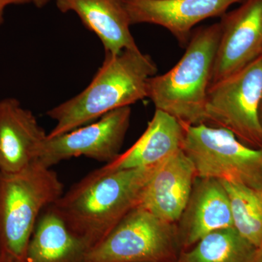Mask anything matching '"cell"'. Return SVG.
I'll return each mask as SVG.
<instances>
[{
	"label": "cell",
	"mask_w": 262,
	"mask_h": 262,
	"mask_svg": "<svg viewBox=\"0 0 262 262\" xmlns=\"http://www.w3.org/2000/svg\"><path fill=\"white\" fill-rule=\"evenodd\" d=\"M158 71L152 58L139 48L105 54L102 65L82 92L48 110L56 125L48 137L62 135L147 98L148 82Z\"/></svg>",
	"instance_id": "cell-2"
},
{
	"label": "cell",
	"mask_w": 262,
	"mask_h": 262,
	"mask_svg": "<svg viewBox=\"0 0 262 262\" xmlns=\"http://www.w3.org/2000/svg\"><path fill=\"white\" fill-rule=\"evenodd\" d=\"M182 251L177 224L137 206L90 250L84 262H177Z\"/></svg>",
	"instance_id": "cell-6"
},
{
	"label": "cell",
	"mask_w": 262,
	"mask_h": 262,
	"mask_svg": "<svg viewBox=\"0 0 262 262\" xmlns=\"http://www.w3.org/2000/svg\"><path fill=\"white\" fill-rule=\"evenodd\" d=\"M52 0H32V3L38 8H42L47 5Z\"/></svg>",
	"instance_id": "cell-20"
},
{
	"label": "cell",
	"mask_w": 262,
	"mask_h": 262,
	"mask_svg": "<svg viewBox=\"0 0 262 262\" xmlns=\"http://www.w3.org/2000/svg\"><path fill=\"white\" fill-rule=\"evenodd\" d=\"M220 23L196 29L173 68L148 82L147 98L155 110L184 125L206 124V105L220 42Z\"/></svg>",
	"instance_id": "cell-3"
},
{
	"label": "cell",
	"mask_w": 262,
	"mask_h": 262,
	"mask_svg": "<svg viewBox=\"0 0 262 262\" xmlns=\"http://www.w3.org/2000/svg\"><path fill=\"white\" fill-rule=\"evenodd\" d=\"M262 56L232 75L211 84L206 124L232 132L246 145L262 149Z\"/></svg>",
	"instance_id": "cell-7"
},
{
	"label": "cell",
	"mask_w": 262,
	"mask_h": 262,
	"mask_svg": "<svg viewBox=\"0 0 262 262\" xmlns=\"http://www.w3.org/2000/svg\"><path fill=\"white\" fill-rule=\"evenodd\" d=\"M258 250L234 227H227L202 237L177 262H256Z\"/></svg>",
	"instance_id": "cell-17"
},
{
	"label": "cell",
	"mask_w": 262,
	"mask_h": 262,
	"mask_svg": "<svg viewBox=\"0 0 262 262\" xmlns=\"http://www.w3.org/2000/svg\"><path fill=\"white\" fill-rule=\"evenodd\" d=\"M183 251L218 229L233 227L228 194L216 179L198 178L180 220L177 222Z\"/></svg>",
	"instance_id": "cell-13"
},
{
	"label": "cell",
	"mask_w": 262,
	"mask_h": 262,
	"mask_svg": "<svg viewBox=\"0 0 262 262\" xmlns=\"http://www.w3.org/2000/svg\"><path fill=\"white\" fill-rule=\"evenodd\" d=\"M211 84L242 70L262 56V0H246L223 15Z\"/></svg>",
	"instance_id": "cell-9"
},
{
	"label": "cell",
	"mask_w": 262,
	"mask_h": 262,
	"mask_svg": "<svg viewBox=\"0 0 262 262\" xmlns=\"http://www.w3.org/2000/svg\"><path fill=\"white\" fill-rule=\"evenodd\" d=\"M196 179L195 168L182 149L155 167L139 206L169 223L177 224Z\"/></svg>",
	"instance_id": "cell-11"
},
{
	"label": "cell",
	"mask_w": 262,
	"mask_h": 262,
	"mask_svg": "<svg viewBox=\"0 0 262 262\" xmlns=\"http://www.w3.org/2000/svg\"><path fill=\"white\" fill-rule=\"evenodd\" d=\"M61 13L74 12L102 43L105 54L137 49L130 32V18L123 0H54Z\"/></svg>",
	"instance_id": "cell-14"
},
{
	"label": "cell",
	"mask_w": 262,
	"mask_h": 262,
	"mask_svg": "<svg viewBox=\"0 0 262 262\" xmlns=\"http://www.w3.org/2000/svg\"><path fill=\"white\" fill-rule=\"evenodd\" d=\"M258 249L257 259L256 262H262V246Z\"/></svg>",
	"instance_id": "cell-21"
},
{
	"label": "cell",
	"mask_w": 262,
	"mask_h": 262,
	"mask_svg": "<svg viewBox=\"0 0 262 262\" xmlns=\"http://www.w3.org/2000/svg\"><path fill=\"white\" fill-rule=\"evenodd\" d=\"M0 262H17V261H13V260L10 259V258L4 257V256H0Z\"/></svg>",
	"instance_id": "cell-22"
},
{
	"label": "cell",
	"mask_w": 262,
	"mask_h": 262,
	"mask_svg": "<svg viewBox=\"0 0 262 262\" xmlns=\"http://www.w3.org/2000/svg\"><path fill=\"white\" fill-rule=\"evenodd\" d=\"M130 117V106H126L62 135L51 138L47 135L39 147L37 160L48 168L79 156L110 163L120 154Z\"/></svg>",
	"instance_id": "cell-8"
},
{
	"label": "cell",
	"mask_w": 262,
	"mask_h": 262,
	"mask_svg": "<svg viewBox=\"0 0 262 262\" xmlns=\"http://www.w3.org/2000/svg\"><path fill=\"white\" fill-rule=\"evenodd\" d=\"M156 166L117 170L98 168L76 183L53 206L70 230L92 249L139 206Z\"/></svg>",
	"instance_id": "cell-1"
},
{
	"label": "cell",
	"mask_w": 262,
	"mask_h": 262,
	"mask_svg": "<svg viewBox=\"0 0 262 262\" xmlns=\"http://www.w3.org/2000/svg\"><path fill=\"white\" fill-rule=\"evenodd\" d=\"M32 3V0H0V27L4 23L5 8L11 5H26Z\"/></svg>",
	"instance_id": "cell-19"
},
{
	"label": "cell",
	"mask_w": 262,
	"mask_h": 262,
	"mask_svg": "<svg viewBox=\"0 0 262 262\" xmlns=\"http://www.w3.org/2000/svg\"><path fill=\"white\" fill-rule=\"evenodd\" d=\"M131 25L149 24L171 33L187 46L192 29L203 20L224 15L241 0H123Z\"/></svg>",
	"instance_id": "cell-10"
},
{
	"label": "cell",
	"mask_w": 262,
	"mask_h": 262,
	"mask_svg": "<svg viewBox=\"0 0 262 262\" xmlns=\"http://www.w3.org/2000/svg\"><path fill=\"white\" fill-rule=\"evenodd\" d=\"M184 125L168 114L155 110L145 131L131 147L101 167L106 170L153 167L182 149Z\"/></svg>",
	"instance_id": "cell-15"
},
{
	"label": "cell",
	"mask_w": 262,
	"mask_h": 262,
	"mask_svg": "<svg viewBox=\"0 0 262 262\" xmlns=\"http://www.w3.org/2000/svg\"><path fill=\"white\" fill-rule=\"evenodd\" d=\"M63 194L58 174L38 160L15 173L0 172V256L26 262L39 216Z\"/></svg>",
	"instance_id": "cell-4"
},
{
	"label": "cell",
	"mask_w": 262,
	"mask_h": 262,
	"mask_svg": "<svg viewBox=\"0 0 262 262\" xmlns=\"http://www.w3.org/2000/svg\"><path fill=\"white\" fill-rule=\"evenodd\" d=\"M47 135L16 98L0 100V172L15 173L36 161Z\"/></svg>",
	"instance_id": "cell-12"
},
{
	"label": "cell",
	"mask_w": 262,
	"mask_h": 262,
	"mask_svg": "<svg viewBox=\"0 0 262 262\" xmlns=\"http://www.w3.org/2000/svg\"><path fill=\"white\" fill-rule=\"evenodd\" d=\"M90 250L89 245L70 230L51 205L37 221L26 262H84Z\"/></svg>",
	"instance_id": "cell-16"
},
{
	"label": "cell",
	"mask_w": 262,
	"mask_h": 262,
	"mask_svg": "<svg viewBox=\"0 0 262 262\" xmlns=\"http://www.w3.org/2000/svg\"><path fill=\"white\" fill-rule=\"evenodd\" d=\"M260 117H261V120L262 122V97L261 101V104H260Z\"/></svg>",
	"instance_id": "cell-23"
},
{
	"label": "cell",
	"mask_w": 262,
	"mask_h": 262,
	"mask_svg": "<svg viewBox=\"0 0 262 262\" xmlns=\"http://www.w3.org/2000/svg\"><path fill=\"white\" fill-rule=\"evenodd\" d=\"M184 127L182 149L194 165L198 178L262 190V149L246 145L223 127L205 123Z\"/></svg>",
	"instance_id": "cell-5"
},
{
	"label": "cell",
	"mask_w": 262,
	"mask_h": 262,
	"mask_svg": "<svg viewBox=\"0 0 262 262\" xmlns=\"http://www.w3.org/2000/svg\"><path fill=\"white\" fill-rule=\"evenodd\" d=\"M230 202L233 227L253 246H262V190L222 182Z\"/></svg>",
	"instance_id": "cell-18"
}]
</instances>
